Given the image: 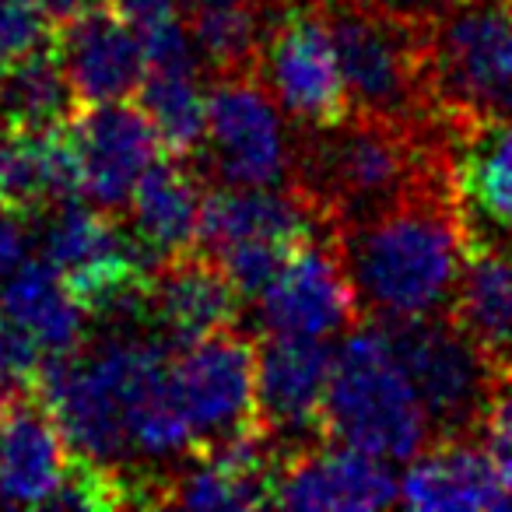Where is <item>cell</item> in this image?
I'll return each instance as SVG.
<instances>
[{
  "label": "cell",
  "mask_w": 512,
  "mask_h": 512,
  "mask_svg": "<svg viewBox=\"0 0 512 512\" xmlns=\"http://www.w3.org/2000/svg\"><path fill=\"white\" fill-rule=\"evenodd\" d=\"M467 235L470 225L456 183L425 186L337 235L362 316L414 320L449 313Z\"/></svg>",
  "instance_id": "cell-2"
},
{
  "label": "cell",
  "mask_w": 512,
  "mask_h": 512,
  "mask_svg": "<svg viewBox=\"0 0 512 512\" xmlns=\"http://www.w3.org/2000/svg\"><path fill=\"white\" fill-rule=\"evenodd\" d=\"M204 179L197 176L193 158L162 155L130 193V232L137 235L155 264L197 249Z\"/></svg>",
  "instance_id": "cell-17"
},
{
  "label": "cell",
  "mask_w": 512,
  "mask_h": 512,
  "mask_svg": "<svg viewBox=\"0 0 512 512\" xmlns=\"http://www.w3.org/2000/svg\"><path fill=\"white\" fill-rule=\"evenodd\" d=\"M337 43L351 109L400 127H446L428 81L425 18L365 8L358 0H316Z\"/></svg>",
  "instance_id": "cell-3"
},
{
  "label": "cell",
  "mask_w": 512,
  "mask_h": 512,
  "mask_svg": "<svg viewBox=\"0 0 512 512\" xmlns=\"http://www.w3.org/2000/svg\"><path fill=\"white\" fill-rule=\"evenodd\" d=\"M207 169L225 186H281L292 176V144L281 106L260 74L214 78L207 95Z\"/></svg>",
  "instance_id": "cell-9"
},
{
  "label": "cell",
  "mask_w": 512,
  "mask_h": 512,
  "mask_svg": "<svg viewBox=\"0 0 512 512\" xmlns=\"http://www.w3.org/2000/svg\"><path fill=\"white\" fill-rule=\"evenodd\" d=\"M260 323L267 334L320 341L362 323V302L334 232H316L292 249L278 278L260 295Z\"/></svg>",
  "instance_id": "cell-10"
},
{
  "label": "cell",
  "mask_w": 512,
  "mask_h": 512,
  "mask_svg": "<svg viewBox=\"0 0 512 512\" xmlns=\"http://www.w3.org/2000/svg\"><path fill=\"white\" fill-rule=\"evenodd\" d=\"M29 397H36V383L22 376H11V372L0 369V418L8 411H15L18 404H25Z\"/></svg>",
  "instance_id": "cell-30"
},
{
  "label": "cell",
  "mask_w": 512,
  "mask_h": 512,
  "mask_svg": "<svg viewBox=\"0 0 512 512\" xmlns=\"http://www.w3.org/2000/svg\"><path fill=\"white\" fill-rule=\"evenodd\" d=\"M456 137V186L467 225L512 246V120Z\"/></svg>",
  "instance_id": "cell-20"
},
{
  "label": "cell",
  "mask_w": 512,
  "mask_h": 512,
  "mask_svg": "<svg viewBox=\"0 0 512 512\" xmlns=\"http://www.w3.org/2000/svg\"><path fill=\"white\" fill-rule=\"evenodd\" d=\"M256 348L260 344L228 327L172 351V390L193 428L197 453L264 432L256 404Z\"/></svg>",
  "instance_id": "cell-8"
},
{
  "label": "cell",
  "mask_w": 512,
  "mask_h": 512,
  "mask_svg": "<svg viewBox=\"0 0 512 512\" xmlns=\"http://www.w3.org/2000/svg\"><path fill=\"white\" fill-rule=\"evenodd\" d=\"M334 351L320 337L267 334L256 348V404L260 425L281 460L327 442V386Z\"/></svg>",
  "instance_id": "cell-11"
},
{
  "label": "cell",
  "mask_w": 512,
  "mask_h": 512,
  "mask_svg": "<svg viewBox=\"0 0 512 512\" xmlns=\"http://www.w3.org/2000/svg\"><path fill=\"white\" fill-rule=\"evenodd\" d=\"M43 358H46V351L39 348L36 337L25 327H18V323L0 309V369L36 383Z\"/></svg>",
  "instance_id": "cell-26"
},
{
  "label": "cell",
  "mask_w": 512,
  "mask_h": 512,
  "mask_svg": "<svg viewBox=\"0 0 512 512\" xmlns=\"http://www.w3.org/2000/svg\"><path fill=\"white\" fill-rule=\"evenodd\" d=\"M428 81L453 134L512 120V0H442L425 18Z\"/></svg>",
  "instance_id": "cell-4"
},
{
  "label": "cell",
  "mask_w": 512,
  "mask_h": 512,
  "mask_svg": "<svg viewBox=\"0 0 512 512\" xmlns=\"http://www.w3.org/2000/svg\"><path fill=\"white\" fill-rule=\"evenodd\" d=\"M109 8H113L137 36H144V32L179 18V0H113Z\"/></svg>",
  "instance_id": "cell-28"
},
{
  "label": "cell",
  "mask_w": 512,
  "mask_h": 512,
  "mask_svg": "<svg viewBox=\"0 0 512 512\" xmlns=\"http://www.w3.org/2000/svg\"><path fill=\"white\" fill-rule=\"evenodd\" d=\"M53 46L81 106L127 102L141 92L148 74L141 36L113 8L57 25Z\"/></svg>",
  "instance_id": "cell-15"
},
{
  "label": "cell",
  "mask_w": 512,
  "mask_h": 512,
  "mask_svg": "<svg viewBox=\"0 0 512 512\" xmlns=\"http://www.w3.org/2000/svg\"><path fill=\"white\" fill-rule=\"evenodd\" d=\"M407 509H509V495L481 439H432L400 481Z\"/></svg>",
  "instance_id": "cell-18"
},
{
  "label": "cell",
  "mask_w": 512,
  "mask_h": 512,
  "mask_svg": "<svg viewBox=\"0 0 512 512\" xmlns=\"http://www.w3.org/2000/svg\"><path fill=\"white\" fill-rule=\"evenodd\" d=\"M260 71L267 92L299 130L334 127L355 113L337 43L316 0H281Z\"/></svg>",
  "instance_id": "cell-7"
},
{
  "label": "cell",
  "mask_w": 512,
  "mask_h": 512,
  "mask_svg": "<svg viewBox=\"0 0 512 512\" xmlns=\"http://www.w3.org/2000/svg\"><path fill=\"white\" fill-rule=\"evenodd\" d=\"M78 151L85 193L102 211H123L141 176L165 155L155 123L134 102L81 106L67 127Z\"/></svg>",
  "instance_id": "cell-12"
},
{
  "label": "cell",
  "mask_w": 512,
  "mask_h": 512,
  "mask_svg": "<svg viewBox=\"0 0 512 512\" xmlns=\"http://www.w3.org/2000/svg\"><path fill=\"white\" fill-rule=\"evenodd\" d=\"M288 183L341 235L425 186L456 183V137L449 127L414 130L351 113L334 127L299 130Z\"/></svg>",
  "instance_id": "cell-1"
},
{
  "label": "cell",
  "mask_w": 512,
  "mask_h": 512,
  "mask_svg": "<svg viewBox=\"0 0 512 512\" xmlns=\"http://www.w3.org/2000/svg\"><path fill=\"white\" fill-rule=\"evenodd\" d=\"M78 109L81 99L53 43L0 71V123L8 134H57L71 127Z\"/></svg>",
  "instance_id": "cell-22"
},
{
  "label": "cell",
  "mask_w": 512,
  "mask_h": 512,
  "mask_svg": "<svg viewBox=\"0 0 512 512\" xmlns=\"http://www.w3.org/2000/svg\"><path fill=\"white\" fill-rule=\"evenodd\" d=\"M29 249H32L29 214L0 204V285L29 260Z\"/></svg>",
  "instance_id": "cell-27"
},
{
  "label": "cell",
  "mask_w": 512,
  "mask_h": 512,
  "mask_svg": "<svg viewBox=\"0 0 512 512\" xmlns=\"http://www.w3.org/2000/svg\"><path fill=\"white\" fill-rule=\"evenodd\" d=\"M4 141H8V130H4V123H0V151H4Z\"/></svg>",
  "instance_id": "cell-32"
},
{
  "label": "cell",
  "mask_w": 512,
  "mask_h": 512,
  "mask_svg": "<svg viewBox=\"0 0 512 512\" xmlns=\"http://www.w3.org/2000/svg\"><path fill=\"white\" fill-rule=\"evenodd\" d=\"M404 362L428 418L432 439H481L495 372L449 313L414 320H372Z\"/></svg>",
  "instance_id": "cell-6"
},
{
  "label": "cell",
  "mask_w": 512,
  "mask_h": 512,
  "mask_svg": "<svg viewBox=\"0 0 512 512\" xmlns=\"http://www.w3.org/2000/svg\"><path fill=\"white\" fill-rule=\"evenodd\" d=\"M242 295L225 267L204 249H190L151 271L148 281V330L172 351L197 344L218 330L235 327Z\"/></svg>",
  "instance_id": "cell-14"
},
{
  "label": "cell",
  "mask_w": 512,
  "mask_h": 512,
  "mask_svg": "<svg viewBox=\"0 0 512 512\" xmlns=\"http://www.w3.org/2000/svg\"><path fill=\"white\" fill-rule=\"evenodd\" d=\"M137 99H141V109L148 113V120L155 123L165 155L197 162L207 141L204 60L148 67Z\"/></svg>",
  "instance_id": "cell-23"
},
{
  "label": "cell",
  "mask_w": 512,
  "mask_h": 512,
  "mask_svg": "<svg viewBox=\"0 0 512 512\" xmlns=\"http://www.w3.org/2000/svg\"><path fill=\"white\" fill-rule=\"evenodd\" d=\"M53 43V22L36 0H0V71Z\"/></svg>",
  "instance_id": "cell-24"
},
{
  "label": "cell",
  "mask_w": 512,
  "mask_h": 512,
  "mask_svg": "<svg viewBox=\"0 0 512 512\" xmlns=\"http://www.w3.org/2000/svg\"><path fill=\"white\" fill-rule=\"evenodd\" d=\"M0 309L39 341L46 355L81 351L88 334V313L50 260H25L4 285Z\"/></svg>",
  "instance_id": "cell-21"
},
{
  "label": "cell",
  "mask_w": 512,
  "mask_h": 512,
  "mask_svg": "<svg viewBox=\"0 0 512 512\" xmlns=\"http://www.w3.org/2000/svg\"><path fill=\"white\" fill-rule=\"evenodd\" d=\"M281 0H179V18L211 78L260 74Z\"/></svg>",
  "instance_id": "cell-19"
},
{
  "label": "cell",
  "mask_w": 512,
  "mask_h": 512,
  "mask_svg": "<svg viewBox=\"0 0 512 512\" xmlns=\"http://www.w3.org/2000/svg\"><path fill=\"white\" fill-rule=\"evenodd\" d=\"M358 4L379 11H397V15H411V18H428L442 0H358Z\"/></svg>",
  "instance_id": "cell-31"
},
{
  "label": "cell",
  "mask_w": 512,
  "mask_h": 512,
  "mask_svg": "<svg viewBox=\"0 0 512 512\" xmlns=\"http://www.w3.org/2000/svg\"><path fill=\"white\" fill-rule=\"evenodd\" d=\"M327 435L379 460H411L432 442V418L376 323H358L334 351Z\"/></svg>",
  "instance_id": "cell-5"
},
{
  "label": "cell",
  "mask_w": 512,
  "mask_h": 512,
  "mask_svg": "<svg viewBox=\"0 0 512 512\" xmlns=\"http://www.w3.org/2000/svg\"><path fill=\"white\" fill-rule=\"evenodd\" d=\"M481 432H484V449H488L512 505V372L495 376Z\"/></svg>",
  "instance_id": "cell-25"
},
{
  "label": "cell",
  "mask_w": 512,
  "mask_h": 512,
  "mask_svg": "<svg viewBox=\"0 0 512 512\" xmlns=\"http://www.w3.org/2000/svg\"><path fill=\"white\" fill-rule=\"evenodd\" d=\"M397 502L400 481L386 460L334 439L285 456L274 484V505L302 512H369Z\"/></svg>",
  "instance_id": "cell-13"
},
{
  "label": "cell",
  "mask_w": 512,
  "mask_h": 512,
  "mask_svg": "<svg viewBox=\"0 0 512 512\" xmlns=\"http://www.w3.org/2000/svg\"><path fill=\"white\" fill-rule=\"evenodd\" d=\"M316 232H327V228L292 183L218 186V190H207L204 207H200L197 246L204 253H221L225 246L249 239L299 246Z\"/></svg>",
  "instance_id": "cell-16"
},
{
  "label": "cell",
  "mask_w": 512,
  "mask_h": 512,
  "mask_svg": "<svg viewBox=\"0 0 512 512\" xmlns=\"http://www.w3.org/2000/svg\"><path fill=\"white\" fill-rule=\"evenodd\" d=\"M43 15L53 22V29L64 22H74L81 15H92V11H106L113 0H36Z\"/></svg>",
  "instance_id": "cell-29"
}]
</instances>
